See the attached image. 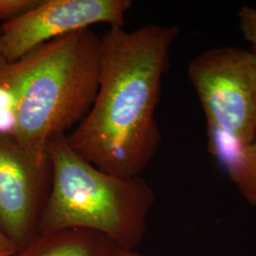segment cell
Returning <instances> with one entry per match:
<instances>
[{
  "instance_id": "6da1fadb",
  "label": "cell",
  "mask_w": 256,
  "mask_h": 256,
  "mask_svg": "<svg viewBox=\"0 0 256 256\" xmlns=\"http://www.w3.org/2000/svg\"><path fill=\"white\" fill-rule=\"evenodd\" d=\"M174 25L147 24L128 32L110 27L102 36L99 88L92 108L66 135L86 162L122 178L140 176L162 142L156 119Z\"/></svg>"
},
{
  "instance_id": "7a4b0ae2",
  "label": "cell",
  "mask_w": 256,
  "mask_h": 256,
  "mask_svg": "<svg viewBox=\"0 0 256 256\" xmlns=\"http://www.w3.org/2000/svg\"><path fill=\"white\" fill-rule=\"evenodd\" d=\"M101 45L102 37L84 28L0 61V84L14 98L12 138L20 146L45 149L88 115L99 88Z\"/></svg>"
},
{
  "instance_id": "3957f363",
  "label": "cell",
  "mask_w": 256,
  "mask_h": 256,
  "mask_svg": "<svg viewBox=\"0 0 256 256\" xmlns=\"http://www.w3.org/2000/svg\"><path fill=\"white\" fill-rule=\"evenodd\" d=\"M52 184L38 234L88 230L110 238L117 248L135 250L146 234L147 218L155 204L153 188L140 176L104 173L77 154L66 135L48 144Z\"/></svg>"
},
{
  "instance_id": "277c9868",
  "label": "cell",
  "mask_w": 256,
  "mask_h": 256,
  "mask_svg": "<svg viewBox=\"0 0 256 256\" xmlns=\"http://www.w3.org/2000/svg\"><path fill=\"white\" fill-rule=\"evenodd\" d=\"M218 160L256 142V54L238 46L202 52L187 68Z\"/></svg>"
},
{
  "instance_id": "5b68a950",
  "label": "cell",
  "mask_w": 256,
  "mask_h": 256,
  "mask_svg": "<svg viewBox=\"0 0 256 256\" xmlns=\"http://www.w3.org/2000/svg\"><path fill=\"white\" fill-rule=\"evenodd\" d=\"M52 184L48 147L26 149L0 137V230L18 252L38 236Z\"/></svg>"
},
{
  "instance_id": "8992f818",
  "label": "cell",
  "mask_w": 256,
  "mask_h": 256,
  "mask_svg": "<svg viewBox=\"0 0 256 256\" xmlns=\"http://www.w3.org/2000/svg\"><path fill=\"white\" fill-rule=\"evenodd\" d=\"M130 0H42L0 27V61L18 60L38 46L96 24L124 27Z\"/></svg>"
},
{
  "instance_id": "52a82bcc",
  "label": "cell",
  "mask_w": 256,
  "mask_h": 256,
  "mask_svg": "<svg viewBox=\"0 0 256 256\" xmlns=\"http://www.w3.org/2000/svg\"><path fill=\"white\" fill-rule=\"evenodd\" d=\"M116 250L100 232L70 229L38 234L16 256H113Z\"/></svg>"
},
{
  "instance_id": "ba28073f",
  "label": "cell",
  "mask_w": 256,
  "mask_h": 256,
  "mask_svg": "<svg viewBox=\"0 0 256 256\" xmlns=\"http://www.w3.org/2000/svg\"><path fill=\"white\" fill-rule=\"evenodd\" d=\"M218 160L243 198L256 207V142L234 150Z\"/></svg>"
},
{
  "instance_id": "9c48e42d",
  "label": "cell",
  "mask_w": 256,
  "mask_h": 256,
  "mask_svg": "<svg viewBox=\"0 0 256 256\" xmlns=\"http://www.w3.org/2000/svg\"><path fill=\"white\" fill-rule=\"evenodd\" d=\"M42 0H0V21L4 23L18 18L36 9Z\"/></svg>"
},
{
  "instance_id": "30bf717a",
  "label": "cell",
  "mask_w": 256,
  "mask_h": 256,
  "mask_svg": "<svg viewBox=\"0 0 256 256\" xmlns=\"http://www.w3.org/2000/svg\"><path fill=\"white\" fill-rule=\"evenodd\" d=\"M238 24L240 30L256 54V8L244 6L238 12Z\"/></svg>"
},
{
  "instance_id": "8fae6325",
  "label": "cell",
  "mask_w": 256,
  "mask_h": 256,
  "mask_svg": "<svg viewBox=\"0 0 256 256\" xmlns=\"http://www.w3.org/2000/svg\"><path fill=\"white\" fill-rule=\"evenodd\" d=\"M14 110V98L5 86L0 84V111Z\"/></svg>"
},
{
  "instance_id": "7c38bea8",
  "label": "cell",
  "mask_w": 256,
  "mask_h": 256,
  "mask_svg": "<svg viewBox=\"0 0 256 256\" xmlns=\"http://www.w3.org/2000/svg\"><path fill=\"white\" fill-rule=\"evenodd\" d=\"M0 252L10 254H16L18 252L16 246L2 232L1 230H0Z\"/></svg>"
},
{
  "instance_id": "4fadbf2b",
  "label": "cell",
  "mask_w": 256,
  "mask_h": 256,
  "mask_svg": "<svg viewBox=\"0 0 256 256\" xmlns=\"http://www.w3.org/2000/svg\"><path fill=\"white\" fill-rule=\"evenodd\" d=\"M113 256H144V254H140L137 252L136 250H126L117 248V250L114 252Z\"/></svg>"
},
{
  "instance_id": "5bb4252c",
  "label": "cell",
  "mask_w": 256,
  "mask_h": 256,
  "mask_svg": "<svg viewBox=\"0 0 256 256\" xmlns=\"http://www.w3.org/2000/svg\"><path fill=\"white\" fill-rule=\"evenodd\" d=\"M0 256H16V254H3V252H0Z\"/></svg>"
}]
</instances>
